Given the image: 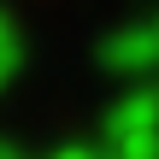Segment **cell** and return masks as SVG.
Here are the masks:
<instances>
[{
    "label": "cell",
    "instance_id": "cell-1",
    "mask_svg": "<svg viewBox=\"0 0 159 159\" xmlns=\"http://www.w3.org/2000/svg\"><path fill=\"white\" fill-rule=\"evenodd\" d=\"M100 65L112 77H153L159 71V35L153 24H130V30H112L100 41Z\"/></svg>",
    "mask_w": 159,
    "mask_h": 159
},
{
    "label": "cell",
    "instance_id": "cell-2",
    "mask_svg": "<svg viewBox=\"0 0 159 159\" xmlns=\"http://www.w3.org/2000/svg\"><path fill=\"white\" fill-rule=\"evenodd\" d=\"M136 130H159V83L130 89V94L106 112V136H136Z\"/></svg>",
    "mask_w": 159,
    "mask_h": 159
},
{
    "label": "cell",
    "instance_id": "cell-3",
    "mask_svg": "<svg viewBox=\"0 0 159 159\" xmlns=\"http://www.w3.org/2000/svg\"><path fill=\"white\" fill-rule=\"evenodd\" d=\"M18 65H24V30H18V24H12V18L0 12V71L12 77Z\"/></svg>",
    "mask_w": 159,
    "mask_h": 159
},
{
    "label": "cell",
    "instance_id": "cell-4",
    "mask_svg": "<svg viewBox=\"0 0 159 159\" xmlns=\"http://www.w3.org/2000/svg\"><path fill=\"white\" fill-rule=\"evenodd\" d=\"M0 159H24V153H18V148H12V142H0Z\"/></svg>",
    "mask_w": 159,
    "mask_h": 159
},
{
    "label": "cell",
    "instance_id": "cell-5",
    "mask_svg": "<svg viewBox=\"0 0 159 159\" xmlns=\"http://www.w3.org/2000/svg\"><path fill=\"white\" fill-rule=\"evenodd\" d=\"M153 35H159V18H153Z\"/></svg>",
    "mask_w": 159,
    "mask_h": 159
},
{
    "label": "cell",
    "instance_id": "cell-6",
    "mask_svg": "<svg viewBox=\"0 0 159 159\" xmlns=\"http://www.w3.org/2000/svg\"><path fill=\"white\" fill-rule=\"evenodd\" d=\"M0 83H6V71H0Z\"/></svg>",
    "mask_w": 159,
    "mask_h": 159
},
{
    "label": "cell",
    "instance_id": "cell-7",
    "mask_svg": "<svg viewBox=\"0 0 159 159\" xmlns=\"http://www.w3.org/2000/svg\"><path fill=\"white\" fill-rule=\"evenodd\" d=\"M148 159H159V153H148Z\"/></svg>",
    "mask_w": 159,
    "mask_h": 159
}]
</instances>
